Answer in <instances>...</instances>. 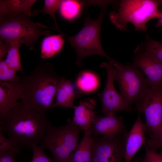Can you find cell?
Here are the masks:
<instances>
[{"label": "cell", "instance_id": "17", "mask_svg": "<svg viewBox=\"0 0 162 162\" xmlns=\"http://www.w3.org/2000/svg\"><path fill=\"white\" fill-rule=\"evenodd\" d=\"M76 94L71 83L69 80L64 78L61 79L55 96L56 102L52 104L51 108L59 106L74 109V100Z\"/></svg>", "mask_w": 162, "mask_h": 162}, {"label": "cell", "instance_id": "4", "mask_svg": "<svg viewBox=\"0 0 162 162\" xmlns=\"http://www.w3.org/2000/svg\"><path fill=\"white\" fill-rule=\"evenodd\" d=\"M31 16L23 14L0 18V40L24 44L32 50L35 43L39 38L50 33V31L45 29L56 30L42 23L34 22L31 20Z\"/></svg>", "mask_w": 162, "mask_h": 162}, {"label": "cell", "instance_id": "35", "mask_svg": "<svg viewBox=\"0 0 162 162\" xmlns=\"http://www.w3.org/2000/svg\"><path fill=\"white\" fill-rule=\"evenodd\" d=\"M161 154H162V153H161Z\"/></svg>", "mask_w": 162, "mask_h": 162}, {"label": "cell", "instance_id": "31", "mask_svg": "<svg viewBox=\"0 0 162 162\" xmlns=\"http://www.w3.org/2000/svg\"><path fill=\"white\" fill-rule=\"evenodd\" d=\"M3 42L0 40V60L4 59L7 56L10 46V43L4 41V43Z\"/></svg>", "mask_w": 162, "mask_h": 162}, {"label": "cell", "instance_id": "14", "mask_svg": "<svg viewBox=\"0 0 162 162\" xmlns=\"http://www.w3.org/2000/svg\"><path fill=\"white\" fill-rule=\"evenodd\" d=\"M96 106L95 100L88 98L81 101L74 109L73 122L82 130L90 129L95 117L94 111Z\"/></svg>", "mask_w": 162, "mask_h": 162}, {"label": "cell", "instance_id": "5", "mask_svg": "<svg viewBox=\"0 0 162 162\" xmlns=\"http://www.w3.org/2000/svg\"><path fill=\"white\" fill-rule=\"evenodd\" d=\"M82 130L69 119L58 127L50 124L41 145L51 152L56 162H71L78 146L80 133Z\"/></svg>", "mask_w": 162, "mask_h": 162}, {"label": "cell", "instance_id": "33", "mask_svg": "<svg viewBox=\"0 0 162 162\" xmlns=\"http://www.w3.org/2000/svg\"><path fill=\"white\" fill-rule=\"evenodd\" d=\"M140 162H146V161L144 160L143 159H142V160L140 161Z\"/></svg>", "mask_w": 162, "mask_h": 162}, {"label": "cell", "instance_id": "34", "mask_svg": "<svg viewBox=\"0 0 162 162\" xmlns=\"http://www.w3.org/2000/svg\"><path fill=\"white\" fill-rule=\"evenodd\" d=\"M138 162H139V161ZM139 162H140V161H139Z\"/></svg>", "mask_w": 162, "mask_h": 162}, {"label": "cell", "instance_id": "19", "mask_svg": "<svg viewBox=\"0 0 162 162\" xmlns=\"http://www.w3.org/2000/svg\"><path fill=\"white\" fill-rule=\"evenodd\" d=\"M90 129L85 131L82 140L73 155L71 162H91L94 139Z\"/></svg>", "mask_w": 162, "mask_h": 162}, {"label": "cell", "instance_id": "3", "mask_svg": "<svg viewBox=\"0 0 162 162\" xmlns=\"http://www.w3.org/2000/svg\"><path fill=\"white\" fill-rule=\"evenodd\" d=\"M160 1L154 0H123L120 1L117 11L110 13L112 23L122 31L125 30L129 23L136 31L146 32L147 23L151 20L158 19L161 14L158 8Z\"/></svg>", "mask_w": 162, "mask_h": 162}, {"label": "cell", "instance_id": "30", "mask_svg": "<svg viewBox=\"0 0 162 162\" xmlns=\"http://www.w3.org/2000/svg\"><path fill=\"white\" fill-rule=\"evenodd\" d=\"M2 132L0 130V151L6 150L15 147L8 139H7L4 137Z\"/></svg>", "mask_w": 162, "mask_h": 162}, {"label": "cell", "instance_id": "22", "mask_svg": "<svg viewBox=\"0 0 162 162\" xmlns=\"http://www.w3.org/2000/svg\"><path fill=\"white\" fill-rule=\"evenodd\" d=\"M21 45L17 42L10 43V46L4 61L10 68L16 72L19 71L24 74L21 66L19 50V47Z\"/></svg>", "mask_w": 162, "mask_h": 162}, {"label": "cell", "instance_id": "9", "mask_svg": "<svg viewBox=\"0 0 162 162\" xmlns=\"http://www.w3.org/2000/svg\"><path fill=\"white\" fill-rule=\"evenodd\" d=\"M100 67L106 68L107 79L105 87L98 94L102 105L101 112L105 116L119 111L129 112L132 110L130 106L116 91L114 85L115 69L109 62L101 64Z\"/></svg>", "mask_w": 162, "mask_h": 162}, {"label": "cell", "instance_id": "21", "mask_svg": "<svg viewBox=\"0 0 162 162\" xmlns=\"http://www.w3.org/2000/svg\"><path fill=\"white\" fill-rule=\"evenodd\" d=\"M99 82L97 76L89 71H84L80 74L76 82L77 86L81 90L91 92L96 90Z\"/></svg>", "mask_w": 162, "mask_h": 162}, {"label": "cell", "instance_id": "7", "mask_svg": "<svg viewBox=\"0 0 162 162\" xmlns=\"http://www.w3.org/2000/svg\"><path fill=\"white\" fill-rule=\"evenodd\" d=\"M109 62L115 68V80L119 86L120 94L130 106L136 105L149 88L145 76L133 64L124 65L112 58Z\"/></svg>", "mask_w": 162, "mask_h": 162}, {"label": "cell", "instance_id": "12", "mask_svg": "<svg viewBox=\"0 0 162 162\" xmlns=\"http://www.w3.org/2000/svg\"><path fill=\"white\" fill-rule=\"evenodd\" d=\"M125 129L122 118L117 116L115 113L96 116L90 129L92 134L109 139L125 135Z\"/></svg>", "mask_w": 162, "mask_h": 162}, {"label": "cell", "instance_id": "32", "mask_svg": "<svg viewBox=\"0 0 162 162\" xmlns=\"http://www.w3.org/2000/svg\"><path fill=\"white\" fill-rule=\"evenodd\" d=\"M161 4H162V0H161ZM158 20L156 24V27H162V11H161V14L160 17L158 19Z\"/></svg>", "mask_w": 162, "mask_h": 162}, {"label": "cell", "instance_id": "24", "mask_svg": "<svg viewBox=\"0 0 162 162\" xmlns=\"http://www.w3.org/2000/svg\"><path fill=\"white\" fill-rule=\"evenodd\" d=\"M144 51L154 56L162 63V42L151 39L148 35L142 47Z\"/></svg>", "mask_w": 162, "mask_h": 162}, {"label": "cell", "instance_id": "18", "mask_svg": "<svg viewBox=\"0 0 162 162\" xmlns=\"http://www.w3.org/2000/svg\"><path fill=\"white\" fill-rule=\"evenodd\" d=\"M60 34L46 36L40 45L41 58L46 59L51 58L58 54L62 50L64 41Z\"/></svg>", "mask_w": 162, "mask_h": 162}, {"label": "cell", "instance_id": "11", "mask_svg": "<svg viewBox=\"0 0 162 162\" xmlns=\"http://www.w3.org/2000/svg\"><path fill=\"white\" fill-rule=\"evenodd\" d=\"M133 59V65L142 70L149 87L162 85V63L140 46L135 50Z\"/></svg>", "mask_w": 162, "mask_h": 162}, {"label": "cell", "instance_id": "26", "mask_svg": "<svg viewBox=\"0 0 162 162\" xmlns=\"http://www.w3.org/2000/svg\"><path fill=\"white\" fill-rule=\"evenodd\" d=\"M44 147L40 145L34 144L32 145V159L30 162H53V161L45 153Z\"/></svg>", "mask_w": 162, "mask_h": 162}, {"label": "cell", "instance_id": "16", "mask_svg": "<svg viewBox=\"0 0 162 162\" xmlns=\"http://www.w3.org/2000/svg\"><path fill=\"white\" fill-rule=\"evenodd\" d=\"M36 0H1L0 18L26 14L32 16L31 8Z\"/></svg>", "mask_w": 162, "mask_h": 162}, {"label": "cell", "instance_id": "10", "mask_svg": "<svg viewBox=\"0 0 162 162\" xmlns=\"http://www.w3.org/2000/svg\"><path fill=\"white\" fill-rule=\"evenodd\" d=\"M126 134L112 139L103 136L94 139L91 162H122Z\"/></svg>", "mask_w": 162, "mask_h": 162}, {"label": "cell", "instance_id": "29", "mask_svg": "<svg viewBox=\"0 0 162 162\" xmlns=\"http://www.w3.org/2000/svg\"><path fill=\"white\" fill-rule=\"evenodd\" d=\"M145 154L143 159L146 162H162V154L157 153L155 151L145 145Z\"/></svg>", "mask_w": 162, "mask_h": 162}, {"label": "cell", "instance_id": "15", "mask_svg": "<svg viewBox=\"0 0 162 162\" xmlns=\"http://www.w3.org/2000/svg\"><path fill=\"white\" fill-rule=\"evenodd\" d=\"M19 82H0V117L17 105V100L20 99Z\"/></svg>", "mask_w": 162, "mask_h": 162}, {"label": "cell", "instance_id": "20", "mask_svg": "<svg viewBox=\"0 0 162 162\" xmlns=\"http://www.w3.org/2000/svg\"><path fill=\"white\" fill-rule=\"evenodd\" d=\"M88 6L87 1L63 0H62L58 10L63 18L71 20L78 17L83 6Z\"/></svg>", "mask_w": 162, "mask_h": 162}, {"label": "cell", "instance_id": "13", "mask_svg": "<svg viewBox=\"0 0 162 162\" xmlns=\"http://www.w3.org/2000/svg\"><path fill=\"white\" fill-rule=\"evenodd\" d=\"M141 114L138 112L137 119L124 139L125 162H131L136 153L146 142L145 124L142 120Z\"/></svg>", "mask_w": 162, "mask_h": 162}, {"label": "cell", "instance_id": "28", "mask_svg": "<svg viewBox=\"0 0 162 162\" xmlns=\"http://www.w3.org/2000/svg\"><path fill=\"white\" fill-rule=\"evenodd\" d=\"M20 150L14 147L8 150L0 151V162H15V159Z\"/></svg>", "mask_w": 162, "mask_h": 162}, {"label": "cell", "instance_id": "1", "mask_svg": "<svg viewBox=\"0 0 162 162\" xmlns=\"http://www.w3.org/2000/svg\"><path fill=\"white\" fill-rule=\"evenodd\" d=\"M0 130L20 150L32 148L33 144L41 143L51 124L47 116L33 110L22 101L0 117Z\"/></svg>", "mask_w": 162, "mask_h": 162}, {"label": "cell", "instance_id": "23", "mask_svg": "<svg viewBox=\"0 0 162 162\" xmlns=\"http://www.w3.org/2000/svg\"><path fill=\"white\" fill-rule=\"evenodd\" d=\"M61 2V0H45L43 8L40 10H34L32 13V15L34 16L40 12L49 15L53 20L56 30L59 32L60 34L62 35L64 33L59 29L56 17V12L59 10Z\"/></svg>", "mask_w": 162, "mask_h": 162}, {"label": "cell", "instance_id": "25", "mask_svg": "<svg viewBox=\"0 0 162 162\" xmlns=\"http://www.w3.org/2000/svg\"><path fill=\"white\" fill-rule=\"evenodd\" d=\"M16 72L8 65L4 60H0V82H18L20 78L16 74Z\"/></svg>", "mask_w": 162, "mask_h": 162}, {"label": "cell", "instance_id": "2", "mask_svg": "<svg viewBox=\"0 0 162 162\" xmlns=\"http://www.w3.org/2000/svg\"><path fill=\"white\" fill-rule=\"evenodd\" d=\"M61 79L51 64H38L30 74L20 78V99L33 110L47 116Z\"/></svg>", "mask_w": 162, "mask_h": 162}, {"label": "cell", "instance_id": "27", "mask_svg": "<svg viewBox=\"0 0 162 162\" xmlns=\"http://www.w3.org/2000/svg\"><path fill=\"white\" fill-rule=\"evenodd\" d=\"M146 145L152 150L156 151L162 148V125L158 133L150 136Z\"/></svg>", "mask_w": 162, "mask_h": 162}, {"label": "cell", "instance_id": "8", "mask_svg": "<svg viewBox=\"0 0 162 162\" xmlns=\"http://www.w3.org/2000/svg\"><path fill=\"white\" fill-rule=\"evenodd\" d=\"M136 106L145 115L146 132L151 136L156 134L162 125V85L149 87Z\"/></svg>", "mask_w": 162, "mask_h": 162}, {"label": "cell", "instance_id": "6", "mask_svg": "<svg viewBox=\"0 0 162 162\" xmlns=\"http://www.w3.org/2000/svg\"><path fill=\"white\" fill-rule=\"evenodd\" d=\"M101 12L96 20L88 17L86 18L81 30L75 35L70 36L64 34L71 46L75 50L76 55V64H82L83 59L92 55L104 57L108 60L111 58L104 50L100 39L101 25L105 13L106 7H101Z\"/></svg>", "mask_w": 162, "mask_h": 162}]
</instances>
